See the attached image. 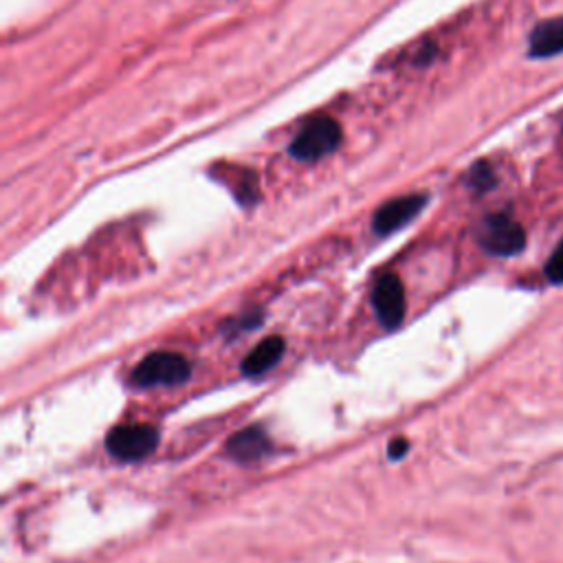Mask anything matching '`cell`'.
I'll return each instance as SVG.
<instances>
[{
  "label": "cell",
  "instance_id": "10",
  "mask_svg": "<svg viewBox=\"0 0 563 563\" xmlns=\"http://www.w3.org/2000/svg\"><path fill=\"white\" fill-rule=\"evenodd\" d=\"M468 185L482 194V191H488L490 187H495V174L490 169L488 163H477L473 165V169L468 172Z\"/></svg>",
  "mask_w": 563,
  "mask_h": 563
},
{
  "label": "cell",
  "instance_id": "8",
  "mask_svg": "<svg viewBox=\"0 0 563 563\" xmlns=\"http://www.w3.org/2000/svg\"><path fill=\"white\" fill-rule=\"evenodd\" d=\"M563 53V15L539 22L528 40L530 57H552Z\"/></svg>",
  "mask_w": 563,
  "mask_h": 563
},
{
  "label": "cell",
  "instance_id": "1",
  "mask_svg": "<svg viewBox=\"0 0 563 563\" xmlns=\"http://www.w3.org/2000/svg\"><path fill=\"white\" fill-rule=\"evenodd\" d=\"M341 125L330 117L310 119L290 143V154L299 161H317L334 152L341 143Z\"/></svg>",
  "mask_w": 563,
  "mask_h": 563
},
{
  "label": "cell",
  "instance_id": "5",
  "mask_svg": "<svg viewBox=\"0 0 563 563\" xmlns=\"http://www.w3.org/2000/svg\"><path fill=\"white\" fill-rule=\"evenodd\" d=\"M372 306L378 321L394 330L405 317V288L396 275H385L376 282L372 292Z\"/></svg>",
  "mask_w": 563,
  "mask_h": 563
},
{
  "label": "cell",
  "instance_id": "9",
  "mask_svg": "<svg viewBox=\"0 0 563 563\" xmlns=\"http://www.w3.org/2000/svg\"><path fill=\"white\" fill-rule=\"evenodd\" d=\"M286 350V341L277 334L266 336L264 341H260L242 361V372L246 376H260L264 372H268L271 367L277 365V361L282 358Z\"/></svg>",
  "mask_w": 563,
  "mask_h": 563
},
{
  "label": "cell",
  "instance_id": "2",
  "mask_svg": "<svg viewBox=\"0 0 563 563\" xmlns=\"http://www.w3.org/2000/svg\"><path fill=\"white\" fill-rule=\"evenodd\" d=\"M191 367L183 354L176 352H152L134 369L132 383L141 387L176 385L187 380Z\"/></svg>",
  "mask_w": 563,
  "mask_h": 563
},
{
  "label": "cell",
  "instance_id": "11",
  "mask_svg": "<svg viewBox=\"0 0 563 563\" xmlns=\"http://www.w3.org/2000/svg\"><path fill=\"white\" fill-rule=\"evenodd\" d=\"M545 277L552 284H563V240L556 244L554 253L550 255V260L545 264Z\"/></svg>",
  "mask_w": 563,
  "mask_h": 563
},
{
  "label": "cell",
  "instance_id": "4",
  "mask_svg": "<svg viewBox=\"0 0 563 563\" xmlns=\"http://www.w3.org/2000/svg\"><path fill=\"white\" fill-rule=\"evenodd\" d=\"M479 244L493 255H515L523 249L526 233L510 216L493 213L479 227Z\"/></svg>",
  "mask_w": 563,
  "mask_h": 563
},
{
  "label": "cell",
  "instance_id": "6",
  "mask_svg": "<svg viewBox=\"0 0 563 563\" xmlns=\"http://www.w3.org/2000/svg\"><path fill=\"white\" fill-rule=\"evenodd\" d=\"M424 205H427L424 194H409V196H400V198H394V200L385 202L374 213V222H372L374 231L380 233V235L394 233L396 229L411 222L422 211Z\"/></svg>",
  "mask_w": 563,
  "mask_h": 563
},
{
  "label": "cell",
  "instance_id": "7",
  "mask_svg": "<svg viewBox=\"0 0 563 563\" xmlns=\"http://www.w3.org/2000/svg\"><path fill=\"white\" fill-rule=\"evenodd\" d=\"M227 451L238 462H255L271 451V440L260 427H246L229 438Z\"/></svg>",
  "mask_w": 563,
  "mask_h": 563
},
{
  "label": "cell",
  "instance_id": "3",
  "mask_svg": "<svg viewBox=\"0 0 563 563\" xmlns=\"http://www.w3.org/2000/svg\"><path fill=\"white\" fill-rule=\"evenodd\" d=\"M158 444V431L152 424H121L106 438V449L112 457L136 462L150 455Z\"/></svg>",
  "mask_w": 563,
  "mask_h": 563
},
{
  "label": "cell",
  "instance_id": "12",
  "mask_svg": "<svg viewBox=\"0 0 563 563\" xmlns=\"http://www.w3.org/2000/svg\"><path fill=\"white\" fill-rule=\"evenodd\" d=\"M407 449H409V442H407L405 438H396V440H391V442H389L387 453H389V457L398 460V457H402V455L407 453Z\"/></svg>",
  "mask_w": 563,
  "mask_h": 563
}]
</instances>
